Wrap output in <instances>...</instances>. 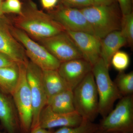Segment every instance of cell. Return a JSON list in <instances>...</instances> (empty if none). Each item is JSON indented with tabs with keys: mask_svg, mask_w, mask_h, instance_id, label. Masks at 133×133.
Masks as SVG:
<instances>
[{
	"mask_svg": "<svg viewBox=\"0 0 133 133\" xmlns=\"http://www.w3.org/2000/svg\"><path fill=\"white\" fill-rule=\"evenodd\" d=\"M27 2L21 14L12 19L14 26L37 41L65 31L48 13L38 9L32 0Z\"/></svg>",
	"mask_w": 133,
	"mask_h": 133,
	"instance_id": "cell-1",
	"label": "cell"
},
{
	"mask_svg": "<svg viewBox=\"0 0 133 133\" xmlns=\"http://www.w3.org/2000/svg\"><path fill=\"white\" fill-rule=\"evenodd\" d=\"M94 34L101 40L109 33L120 30L122 15L112 5H93L80 9Z\"/></svg>",
	"mask_w": 133,
	"mask_h": 133,
	"instance_id": "cell-2",
	"label": "cell"
},
{
	"mask_svg": "<svg viewBox=\"0 0 133 133\" xmlns=\"http://www.w3.org/2000/svg\"><path fill=\"white\" fill-rule=\"evenodd\" d=\"M92 72L98 96L99 114L104 118L113 109L115 102L122 96L110 77L109 69L101 58L93 65Z\"/></svg>",
	"mask_w": 133,
	"mask_h": 133,
	"instance_id": "cell-3",
	"label": "cell"
},
{
	"mask_svg": "<svg viewBox=\"0 0 133 133\" xmlns=\"http://www.w3.org/2000/svg\"><path fill=\"white\" fill-rule=\"evenodd\" d=\"M76 111L83 119L93 122L98 113V96L92 71L73 90Z\"/></svg>",
	"mask_w": 133,
	"mask_h": 133,
	"instance_id": "cell-4",
	"label": "cell"
},
{
	"mask_svg": "<svg viewBox=\"0 0 133 133\" xmlns=\"http://www.w3.org/2000/svg\"><path fill=\"white\" fill-rule=\"evenodd\" d=\"M18 65L19 81L11 96L18 115L20 131L21 133H29L33 119V105L26 78L27 65L20 64Z\"/></svg>",
	"mask_w": 133,
	"mask_h": 133,
	"instance_id": "cell-5",
	"label": "cell"
},
{
	"mask_svg": "<svg viewBox=\"0 0 133 133\" xmlns=\"http://www.w3.org/2000/svg\"><path fill=\"white\" fill-rule=\"evenodd\" d=\"M114 109L103 118L99 129L105 132L133 133V95L122 97Z\"/></svg>",
	"mask_w": 133,
	"mask_h": 133,
	"instance_id": "cell-6",
	"label": "cell"
},
{
	"mask_svg": "<svg viewBox=\"0 0 133 133\" xmlns=\"http://www.w3.org/2000/svg\"><path fill=\"white\" fill-rule=\"evenodd\" d=\"M10 29L12 35L24 47L27 57L30 62L42 70H57L61 62L44 46L14 26L11 21Z\"/></svg>",
	"mask_w": 133,
	"mask_h": 133,
	"instance_id": "cell-7",
	"label": "cell"
},
{
	"mask_svg": "<svg viewBox=\"0 0 133 133\" xmlns=\"http://www.w3.org/2000/svg\"><path fill=\"white\" fill-rule=\"evenodd\" d=\"M26 78L33 105L32 129L39 125L40 115L47 105L48 98L43 84V70L30 61L26 66Z\"/></svg>",
	"mask_w": 133,
	"mask_h": 133,
	"instance_id": "cell-8",
	"label": "cell"
},
{
	"mask_svg": "<svg viewBox=\"0 0 133 133\" xmlns=\"http://www.w3.org/2000/svg\"><path fill=\"white\" fill-rule=\"evenodd\" d=\"M38 42L61 63L83 58L77 46L65 31Z\"/></svg>",
	"mask_w": 133,
	"mask_h": 133,
	"instance_id": "cell-9",
	"label": "cell"
},
{
	"mask_svg": "<svg viewBox=\"0 0 133 133\" xmlns=\"http://www.w3.org/2000/svg\"><path fill=\"white\" fill-rule=\"evenodd\" d=\"M11 21L4 15L0 16V52L10 58L17 64L27 65L29 61L25 49L12 35Z\"/></svg>",
	"mask_w": 133,
	"mask_h": 133,
	"instance_id": "cell-10",
	"label": "cell"
},
{
	"mask_svg": "<svg viewBox=\"0 0 133 133\" xmlns=\"http://www.w3.org/2000/svg\"><path fill=\"white\" fill-rule=\"evenodd\" d=\"M56 7V9L49 11L48 13L64 28L65 31H81L94 35L80 9L68 7L61 5Z\"/></svg>",
	"mask_w": 133,
	"mask_h": 133,
	"instance_id": "cell-11",
	"label": "cell"
},
{
	"mask_svg": "<svg viewBox=\"0 0 133 133\" xmlns=\"http://www.w3.org/2000/svg\"><path fill=\"white\" fill-rule=\"evenodd\" d=\"M81 52L83 59L92 66L101 58V40L95 35L81 31L66 30Z\"/></svg>",
	"mask_w": 133,
	"mask_h": 133,
	"instance_id": "cell-12",
	"label": "cell"
},
{
	"mask_svg": "<svg viewBox=\"0 0 133 133\" xmlns=\"http://www.w3.org/2000/svg\"><path fill=\"white\" fill-rule=\"evenodd\" d=\"M92 67L89 62L80 58L61 63L57 70L69 88L73 91L92 71Z\"/></svg>",
	"mask_w": 133,
	"mask_h": 133,
	"instance_id": "cell-13",
	"label": "cell"
},
{
	"mask_svg": "<svg viewBox=\"0 0 133 133\" xmlns=\"http://www.w3.org/2000/svg\"><path fill=\"white\" fill-rule=\"evenodd\" d=\"M83 119L76 112L60 114L53 111L48 105L43 109L39 118V125L43 128L51 129L57 127L78 126Z\"/></svg>",
	"mask_w": 133,
	"mask_h": 133,
	"instance_id": "cell-14",
	"label": "cell"
},
{
	"mask_svg": "<svg viewBox=\"0 0 133 133\" xmlns=\"http://www.w3.org/2000/svg\"><path fill=\"white\" fill-rule=\"evenodd\" d=\"M7 95L0 90V122L7 133H18V115L14 102Z\"/></svg>",
	"mask_w": 133,
	"mask_h": 133,
	"instance_id": "cell-15",
	"label": "cell"
},
{
	"mask_svg": "<svg viewBox=\"0 0 133 133\" xmlns=\"http://www.w3.org/2000/svg\"><path fill=\"white\" fill-rule=\"evenodd\" d=\"M127 44L125 38L120 30L111 32L101 39V58L108 69L113 56Z\"/></svg>",
	"mask_w": 133,
	"mask_h": 133,
	"instance_id": "cell-16",
	"label": "cell"
},
{
	"mask_svg": "<svg viewBox=\"0 0 133 133\" xmlns=\"http://www.w3.org/2000/svg\"><path fill=\"white\" fill-rule=\"evenodd\" d=\"M46 105L53 111L58 113L69 114L76 112L73 91L68 89L48 98Z\"/></svg>",
	"mask_w": 133,
	"mask_h": 133,
	"instance_id": "cell-17",
	"label": "cell"
},
{
	"mask_svg": "<svg viewBox=\"0 0 133 133\" xmlns=\"http://www.w3.org/2000/svg\"><path fill=\"white\" fill-rule=\"evenodd\" d=\"M43 82L48 99L70 89L57 70H43Z\"/></svg>",
	"mask_w": 133,
	"mask_h": 133,
	"instance_id": "cell-18",
	"label": "cell"
},
{
	"mask_svg": "<svg viewBox=\"0 0 133 133\" xmlns=\"http://www.w3.org/2000/svg\"><path fill=\"white\" fill-rule=\"evenodd\" d=\"M19 77V69L17 64L0 68V90L11 95L17 85Z\"/></svg>",
	"mask_w": 133,
	"mask_h": 133,
	"instance_id": "cell-19",
	"label": "cell"
},
{
	"mask_svg": "<svg viewBox=\"0 0 133 133\" xmlns=\"http://www.w3.org/2000/svg\"><path fill=\"white\" fill-rule=\"evenodd\" d=\"M114 82L122 97L132 95L133 71L128 73L119 72Z\"/></svg>",
	"mask_w": 133,
	"mask_h": 133,
	"instance_id": "cell-20",
	"label": "cell"
},
{
	"mask_svg": "<svg viewBox=\"0 0 133 133\" xmlns=\"http://www.w3.org/2000/svg\"><path fill=\"white\" fill-rule=\"evenodd\" d=\"M99 128V125L83 119L78 126L73 127H63L52 133H95Z\"/></svg>",
	"mask_w": 133,
	"mask_h": 133,
	"instance_id": "cell-21",
	"label": "cell"
},
{
	"mask_svg": "<svg viewBox=\"0 0 133 133\" xmlns=\"http://www.w3.org/2000/svg\"><path fill=\"white\" fill-rule=\"evenodd\" d=\"M121 32L125 38L127 44L132 46L133 44V14L122 15Z\"/></svg>",
	"mask_w": 133,
	"mask_h": 133,
	"instance_id": "cell-22",
	"label": "cell"
},
{
	"mask_svg": "<svg viewBox=\"0 0 133 133\" xmlns=\"http://www.w3.org/2000/svg\"><path fill=\"white\" fill-rule=\"evenodd\" d=\"M130 58L127 52L118 51L113 56L111 60V65L116 70L123 71L128 67Z\"/></svg>",
	"mask_w": 133,
	"mask_h": 133,
	"instance_id": "cell-23",
	"label": "cell"
},
{
	"mask_svg": "<svg viewBox=\"0 0 133 133\" xmlns=\"http://www.w3.org/2000/svg\"><path fill=\"white\" fill-rule=\"evenodd\" d=\"M23 5L19 0H6L2 2L1 9L3 14H7L20 15L22 13Z\"/></svg>",
	"mask_w": 133,
	"mask_h": 133,
	"instance_id": "cell-24",
	"label": "cell"
},
{
	"mask_svg": "<svg viewBox=\"0 0 133 133\" xmlns=\"http://www.w3.org/2000/svg\"><path fill=\"white\" fill-rule=\"evenodd\" d=\"M60 5L72 8H82L94 5L92 0H59Z\"/></svg>",
	"mask_w": 133,
	"mask_h": 133,
	"instance_id": "cell-25",
	"label": "cell"
},
{
	"mask_svg": "<svg viewBox=\"0 0 133 133\" xmlns=\"http://www.w3.org/2000/svg\"><path fill=\"white\" fill-rule=\"evenodd\" d=\"M118 2L122 15L130 14L132 12V0H117Z\"/></svg>",
	"mask_w": 133,
	"mask_h": 133,
	"instance_id": "cell-26",
	"label": "cell"
},
{
	"mask_svg": "<svg viewBox=\"0 0 133 133\" xmlns=\"http://www.w3.org/2000/svg\"><path fill=\"white\" fill-rule=\"evenodd\" d=\"M41 2L44 9L50 11L56 8L59 2V0H41Z\"/></svg>",
	"mask_w": 133,
	"mask_h": 133,
	"instance_id": "cell-27",
	"label": "cell"
},
{
	"mask_svg": "<svg viewBox=\"0 0 133 133\" xmlns=\"http://www.w3.org/2000/svg\"><path fill=\"white\" fill-rule=\"evenodd\" d=\"M16 63L10 58L0 52V68Z\"/></svg>",
	"mask_w": 133,
	"mask_h": 133,
	"instance_id": "cell-28",
	"label": "cell"
},
{
	"mask_svg": "<svg viewBox=\"0 0 133 133\" xmlns=\"http://www.w3.org/2000/svg\"><path fill=\"white\" fill-rule=\"evenodd\" d=\"M30 133H52L53 132L51 129H46L43 128L40 125H38L31 129Z\"/></svg>",
	"mask_w": 133,
	"mask_h": 133,
	"instance_id": "cell-29",
	"label": "cell"
},
{
	"mask_svg": "<svg viewBox=\"0 0 133 133\" xmlns=\"http://www.w3.org/2000/svg\"><path fill=\"white\" fill-rule=\"evenodd\" d=\"M94 5L108 6L114 4V0H92Z\"/></svg>",
	"mask_w": 133,
	"mask_h": 133,
	"instance_id": "cell-30",
	"label": "cell"
},
{
	"mask_svg": "<svg viewBox=\"0 0 133 133\" xmlns=\"http://www.w3.org/2000/svg\"><path fill=\"white\" fill-rule=\"evenodd\" d=\"M95 133H117L115 132H105V131H102V130H100L99 129L96 131Z\"/></svg>",
	"mask_w": 133,
	"mask_h": 133,
	"instance_id": "cell-31",
	"label": "cell"
},
{
	"mask_svg": "<svg viewBox=\"0 0 133 133\" xmlns=\"http://www.w3.org/2000/svg\"><path fill=\"white\" fill-rule=\"evenodd\" d=\"M2 0H0V16L2 15L3 14L2 12L1 11V6L2 3Z\"/></svg>",
	"mask_w": 133,
	"mask_h": 133,
	"instance_id": "cell-32",
	"label": "cell"
},
{
	"mask_svg": "<svg viewBox=\"0 0 133 133\" xmlns=\"http://www.w3.org/2000/svg\"><path fill=\"white\" fill-rule=\"evenodd\" d=\"M0 133H6L5 132H3V131H1V129H0Z\"/></svg>",
	"mask_w": 133,
	"mask_h": 133,
	"instance_id": "cell-33",
	"label": "cell"
},
{
	"mask_svg": "<svg viewBox=\"0 0 133 133\" xmlns=\"http://www.w3.org/2000/svg\"><path fill=\"white\" fill-rule=\"evenodd\" d=\"M26 1H31V0H25Z\"/></svg>",
	"mask_w": 133,
	"mask_h": 133,
	"instance_id": "cell-34",
	"label": "cell"
}]
</instances>
